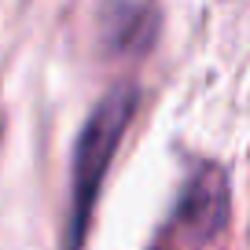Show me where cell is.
Returning <instances> with one entry per match:
<instances>
[{
    "mask_svg": "<svg viewBox=\"0 0 250 250\" xmlns=\"http://www.w3.org/2000/svg\"><path fill=\"white\" fill-rule=\"evenodd\" d=\"M103 30H107V44L118 52H136L147 48L151 33H155V15L144 4H114L103 15Z\"/></svg>",
    "mask_w": 250,
    "mask_h": 250,
    "instance_id": "obj_3",
    "label": "cell"
},
{
    "mask_svg": "<svg viewBox=\"0 0 250 250\" xmlns=\"http://www.w3.org/2000/svg\"><path fill=\"white\" fill-rule=\"evenodd\" d=\"M136 110V88L118 85L92 107L85 129L74 147V166H70V217H66V250H81L88 232V217H92L96 195L103 188V177L110 169L118 144H122L125 129L133 122Z\"/></svg>",
    "mask_w": 250,
    "mask_h": 250,
    "instance_id": "obj_1",
    "label": "cell"
},
{
    "mask_svg": "<svg viewBox=\"0 0 250 250\" xmlns=\"http://www.w3.org/2000/svg\"><path fill=\"white\" fill-rule=\"evenodd\" d=\"M177 217L188 232L195 235H213L228 217V180L217 166H203L188 177L180 191Z\"/></svg>",
    "mask_w": 250,
    "mask_h": 250,
    "instance_id": "obj_2",
    "label": "cell"
}]
</instances>
